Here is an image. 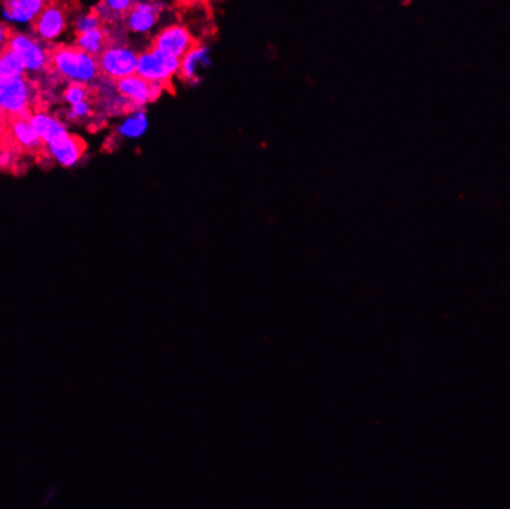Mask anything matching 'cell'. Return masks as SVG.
Segmentation results:
<instances>
[{
	"mask_svg": "<svg viewBox=\"0 0 510 509\" xmlns=\"http://www.w3.org/2000/svg\"><path fill=\"white\" fill-rule=\"evenodd\" d=\"M74 3L43 1L41 9L30 21L32 32L46 41L60 36L67 27V16Z\"/></svg>",
	"mask_w": 510,
	"mask_h": 509,
	"instance_id": "277c9868",
	"label": "cell"
},
{
	"mask_svg": "<svg viewBox=\"0 0 510 509\" xmlns=\"http://www.w3.org/2000/svg\"><path fill=\"white\" fill-rule=\"evenodd\" d=\"M200 47V42L193 36L187 27L172 25L158 32L150 48L182 60Z\"/></svg>",
	"mask_w": 510,
	"mask_h": 509,
	"instance_id": "8992f818",
	"label": "cell"
},
{
	"mask_svg": "<svg viewBox=\"0 0 510 509\" xmlns=\"http://www.w3.org/2000/svg\"><path fill=\"white\" fill-rule=\"evenodd\" d=\"M161 6L152 4L131 3L125 19L131 32H141L149 30L158 20Z\"/></svg>",
	"mask_w": 510,
	"mask_h": 509,
	"instance_id": "7c38bea8",
	"label": "cell"
},
{
	"mask_svg": "<svg viewBox=\"0 0 510 509\" xmlns=\"http://www.w3.org/2000/svg\"><path fill=\"white\" fill-rule=\"evenodd\" d=\"M34 87L27 77H0V110L6 114L30 109Z\"/></svg>",
	"mask_w": 510,
	"mask_h": 509,
	"instance_id": "52a82bcc",
	"label": "cell"
},
{
	"mask_svg": "<svg viewBox=\"0 0 510 509\" xmlns=\"http://www.w3.org/2000/svg\"><path fill=\"white\" fill-rule=\"evenodd\" d=\"M88 104L87 103H79V104L73 105L71 115H72V118H76V116H83V115L88 114Z\"/></svg>",
	"mask_w": 510,
	"mask_h": 509,
	"instance_id": "ffe728a7",
	"label": "cell"
},
{
	"mask_svg": "<svg viewBox=\"0 0 510 509\" xmlns=\"http://www.w3.org/2000/svg\"><path fill=\"white\" fill-rule=\"evenodd\" d=\"M43 1L39 0H11L4 3V15L15 21L32 20L41 9Z\"/></svg>",
	"mask_w": 510,
	"mask_h": 509,
	"instance_id": "5bb4252c",
	"label": "cell"
},
{
	"mask_svg": "<svg viewBox=\"0 0 510 509\" xmlns=\"http://www.w3.org/2000/svg\"><path fill=\"white\" fill-rule=\"evenodd\" d=\"M106 27L104 20L102 19V16L99 15V13L97 11V8L93 6L88 14L81 16L78 20L74 22V34L76 36H78L84 32H92L95 29H100V27Z\"/></svg>",
	"mask_w": 510,
	"mask_h": 509,
	"instance_id": "e0dca14e",
	"label": "cell"
},
{
	"mask_svg": "<svg viewBox=\"0 0 510 509\" xmlns=\"http://www.w3.org/2000/svg\"><path fill=\"white\" fill-rule=\"evenodd\" d=\"M98 95V90L92 88L88 84L82 82H74L68 84L67 88L63 90V97L68 103L72 105L79 103H87Z\"/></svg>",
	"mask_w": 510,
	"mask_h": 509,
	"instance_id": "9a60e30c",
	"label": "cell"
},
{
	"mask_svg": "<svg viewBox=\"0 0 510 509\" xmlns=\"http://www.w3.org/2000/svg\"><path fill=\"white\" fill-rule=\"evenodd\" d=\"M146 129V119L145 115L139 114L136 115L135 118L129 120L123 128H121V133L125 134V135L137 136L140 135L141 133H144Z\"/></svg>",
	"mask_w": 510,
	"mask_h": 509,
	"instance_id": "ac0fdd59",
	"label": "cell"
},
{
	"mask_svg": "<svg viewBox=\"0 0 510 509\" xmlns=\"http://www.w3.org/2000/svg\"><path fill=\"white\" fill-rule=\"evenodd\" d=\"M98 74L102 79L116 83L121 79H127L136 74L137 56L127 48H109L99 56L94 57Z\"/></svg>",
	"mask_w": 510,
	"mask_h": 509,
	"instance_id": "5b68a950",
	"label": "cell"
},
{
	"mask_svg": "<svg viewBox=\"0 0 510 509\" xmlns=\"http://www.w3.org/2000/svg\"><path fill=\"white\" fill-rule=\"evenodd\" d=\"M53 156L62 163L63 166H72L83 156L87 150L85 141L78 135H64L50 144Z\"/></svg>",
	"mask_w": 510,
	"mask_h": 509,
	"instance_id": "30bf717a",
	"label": "cell"
},
{
	"mask_svg": "<svg viewBox=\"0 0 510 509\" xmlns=\"http://www.w3.org/2000/svg\"><path fill=\"white\" fill-rule=\"evenodd\" d=\"M6 47L19 58L22 67L32 71H45L46 53L36 42L22 34H13Z\"/></svg>",
	"mask_w": 510,
	"mask_h": 509,
	"instance_id": "9c48e42d",
	"label": "cell"
},
{
	"mask_svg": "<svg viewBox=\"0 0 510 509\" xmlns=\"http://www.w3.org/2000/svg\"><path fill=\"white\" fill-rule=\"evenodd\" d=\"M181 60L170 56L167 53H160L152 48H147L145 53L137 57L136 74L150 82H158L163 89L168 92L174 89L172 87V76L178 73Z\"/></svg>",
	"mask_w": 510,
	"mask_h": 509,
	"instance_id": "7a4b0ae2",
	"label": "cell"
},
{
	"mask_svg": "<svg viewBox=\"0 0 510 509\" xmlns=\"http://www.w3.org/2000/svg\"><path fill=\"white\" fill-rule=\"evenodd\" d=\"M0 77H25V68L6 46L0 50Z\"/></svg>",
	"mask_w": 510,
	"mask_h": 509,
	"instance_id": "2e32d148",
	"label": "cell"
},
{
	"mask_svg": "<svg viewBox=\"0 0 510 509\" xmlns=\"http://www.w3.org/2000/svg\"><path fill=\"white\" fill-rule=\"evenodd\" d=\"M46 71L51 76H62L82 82L98 77V68L94 57L74 45H55L47 47Z\"/></svg>",
	"mask_w": 510,
	"mask_h": 509,
	"instance_id": "6da1fadb",
	"label": "cell"
},
{
	"mask_svg": "<svg viewBox=\"0 0 510 509\" xmlns=\"http://www.w3.org/2000/svg\"><path fill=\"white\" fill-rule=\"evenodd\" d=\"M13 34H14V32L11 30V27H6V25L0 22V50L6 46V43L11 40Z\"/></svg>",
	"mask_w": 510,
	"mask_h": 509,
	"instance_id": "d6986e66",
	"label": "cell"
},
{
	"mask_svg": "<svg viewBox=\"0 0 510 509\" xmlns=\"http://www.w3.org/2000/svg\"><path fill=\"white\" fill-rule=\"evenodd\" d=\"M114 45V36L108 30V27L81 34L76 37L74 41V46L83 50L84 53H88L92 57L99 56L100 53L113 48Z\"/></svg>",
	"mask_w": 510,
	"mask_h": 509,
	"instance_id": "8fae6325",
	"label": "cell"
},
{
	"mask_svg": "<svg viewBox=\"0 0 510 509\" xmlns=\"http://www.w3.org/2000/svg\"><path fill=\"white\" fill-rule=\"evenodd\" d=\"M115 86L119 90L120 95L137 108L157 100L163 90L161 83L150 82L137 74L121 79Z\"/></svg>",
	"mask_w": 510,
	"mask_h": 509,
	"instance_id": "ba28073f",
	"label": "cell"
},
{
	"mask_svg": "<svg viewBox=\"0 0 510 509\" xmlns=\"http://www.w3.org/2000/svg\"><path fill=\"white\" fill-rule=\"evenodd\" d=\"M30 123H32L34 130L36 131L42 140L48 145L53 141L57 140L58 137L67 134V131L64 130L61 123H58L57 120L50 118L48 115L43 114V113H37L32 116Z\"/></svg>",
	"mask_w": 510,
	"mask_h": 509,
	"instance_id": "4fadbf2b",
	"label": "cell"
},
{
	"mask_svg": "<svg viewBox=\"0 0 510 509\" xmlns=\"http://www.w3.org/2000/svg\"><path fill=\"white\" fill-rule=\"evenodd\" d=\"M9 123V135L11 140L15 147L29 155L36 156L37 160H42L47 157L46 142L42 140L36 131L34 130L30 119H32V110L27 109L20 113L8 114Z\"/></svg>",
	"mask_w": 510,
	"mask_h": 509,
	"instance_id": "3957f363",
	"label": "cell"
}]
</instances>
